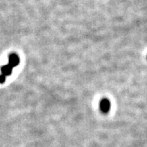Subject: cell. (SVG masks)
<instances>
[{"instance_id":"obj_4","label":"cell","mask_w":147,"mask_h":147,"mask_svg":"<svg viewBox=\"0 0 147 147\" xmlns=\"http://www.w3.org/2000/svg\"><path fill=\"white\" fill-rule=\"evenodd\" d=\"M5 80H6V76L2 74L0 75V83H5Z\"/></svg>"},{"instance_id":"obj_2","label":"cell","mask_w":147,"mask_h":147,"mask_svg":"<svg viewBox=\"0 0 147 147\" xmlns=\"http://www.w3.org/2000/svg\"><path fill=\"white\" fill-rule=\"evenodd\" d=\"M20 63V58L19 56L15 53H12L9 56V63L8 64L11 66L12 68L16 67Z\"/></svg>"},{"instance_id":"obj_3","label":"cell","mask_w":147,"mask_h":147,"mask_svg":"<svg viewBox=\"0 0 147 147\" xmlns=\"http://www.w3.org/2000/svg\"><path fill=\"white\" fill-rule=\"evenodd\" d=\"M12 70H13V68H12L11 66L9 64L2 66V68H1L2 74H4V75L5 76L11 75L12 74Z\"/></svg>"},{"instance_id":"obj_1","label":"cell","mask_w":147,"mask_h":147,"mask_svg":"<svg viewBox=\"0 0 147 147\" xmlns=\"http://www.w3.org/2000/svg\"><path fill=\"white\" fill-rule=\"evenodd\" d=\"M100 108L103 113H108L110 109V103L109 100L106 98L102 99L100 102Z\"/></svg>"}]
</instances>
